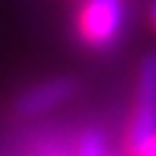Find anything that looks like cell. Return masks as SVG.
<instances>
[{
  "label": "cell",
  "instance_id": "4",
  "mask_svg": "<svg viewBox=\"0 0 156 156\" xmlns=\"http://www.w3.org/2000/svg\"><path fill=\"white\" fill-rule=\"evenodd\" d=\"M76 156H107V140L99 130L89 128L81 133L76 143Z\"/></svg>",
  "mask_w": 156,
  "mask_h": 156
},
{
  "label": "cell",
  "instance_id": "8",
  "mask_svg": "<svg viewBox=\"0 0 156 156\" xmlns=\"http://www.w3.org/2000/svg\"><path fill=\"white\" fill-rule=\"evenodd\" d=\"M52 156H65V154H52Z\"/></svg>",
  "mask_w": 156,
  "mask_h": 156
},
{
  "label": "cell",
  "instance_id": "2",
  "mask_svg": "<svg viewBox=\"0 0 156 156\" xmlns=\"http://www.w3.org/2000/svg\"><path fill=\"white\" fill-rule=\"evenodd\" d=\"M151 135H156V55H146L140 60L138 83H135V107L125 133V148L135 154Z\"/></svg>",
  "mask_w": 156,
  "mask_h": 156
},
{
  "label": "cell",
  "instance_id": "7",
  "mask_svg": "<svg viewBox=\"0 0 156 156\" xmlns=\"http://www.w3.org/2000/svg\"><path fill=\"white\" fill-rule=\"evenodd\" d=\"M107 156H122V154H107Z\"/></svg>",
  "mask_w": 156,
  "mask_h": 156
},
{
  "label": "cell",
  "instance_id": "1",
  "mask_svg": "<svg viewBox=\"0 0 156 156\" xmlns=\"http://www.w3.org/2000/svg\"><path fill=\"white\" fill-rule=\"evenodd\" d=\"M76 31L89 50H109L122 31V0H83Z\"/></svg>",
  "mask_w": 156,
  "mask_h": 156
},
{
  "label": "cell",
  "instance_id": "6",
  "mask_svg": "<svg viewBox=\"0 0 156 156\" xmlns=\"http://www.w3.org/2000/svg\"><path fill=\"white\" fill-rule=\"evenodd\" d=\"M148 21H151V26H154V31H156V3L151 5V11H148Z\"/></svg>",
  "mask_w": 156,
  "mask_h": 156
},
{
  "label": "cell",
  "instance_id": "3",
  "mask_svg": "<svg viewBox=\"0 0 156 156\" xmlns=\"http://www.w3.org/2000/svg\"><path fill=\"white\" fill-rule=\"evenodd\" d=\"M76 81L68 76H57V78H47L42 83L26 89L16 101H13V115L21 120H31V117H42L47 112L62 107L73 94H76Z\"/></svg>",
  "mask_w": 156,
  "mask_h": 156
},
{
  "label": "cell",
  "instance_id": "5",
  "mask_svg": "<svg viewBox=\"0 0 156 156\" xmlns=\"http://www.w3.org/2000/svg\"><path fill=\"white\" fill-rule=\"evenodd\" d=\"M130 156H156V135H151V138L146 140L135 154H130Z\"/></svg>",
  "mask_w": 156,
  "mask_h": 156
}]
</instances>
